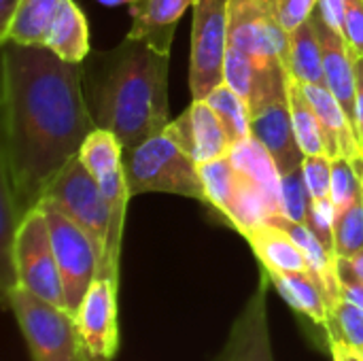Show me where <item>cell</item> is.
Instances as JSON below:
<instances>
[{
  "instance_id": "1",
  "label": "cell",
  "mask_w": 363,
  "mask_h": 361,
  "mask_svg": "<svg viewBox=\"0 0 363 361\" xmlns=\"http://www.w3.org/2000/svg\"><path fill=\"white\" fill-rule=\"evenodd\" d=\"M94 128L81 64L47 47L2 43L0 174L23 215L40 204Z\"/></svg>"
},
{
  "instance_id": "2",
  "label": "cell",
  "mask_w": 363,
  "mask_h": 361,
  "mask_svg": "<svg viewBox=\"0 0 363 361\" xmlns=\"http://www.w3.org/2000/svg\"><path fill=\"white\" fill-rule=\"evenodd\" d=\"M170 53L140 38H125L108 51H89L81 62L83 98L96 128L113 132L132 149L170 126Z\"/></svg>"
},
{
  "instance_id": "3",
  "label": "cell",
  "mask_w": 363,
  "mask_h": 361,
  "mask_svg": "<svg viewBox=\"0 0 363 361\" xmlns=\"http://www.w3.org/2000/svg\"><path fill=\"white\" fill-rule=\"evenodd\" d=\"M123 170L132 196L174 194L206 204L198 164L168 128L132 149H123Z\"/></svg>"
},
{
  "instance_id": "4",
  "label": "cell",
  "mask_w": 363,
  "mask_h": 361,
  "mask_svg": "<svg viewBox=\"0 0 363 361\" xmlns=\"http://www.w3.org/2000/svg\"><path fill=\"white\" fill-rule=\"evenodd\" d=\"M79 160L98 181L111 209V228H108L104 255L98 266V277H108L119 281L123 223H125L128 200L132 198L123 170V145L113 132L94 128L81 145Z\"/></svg>"
},
{
  "instance_id": "5",
  "label": "cell",
  "mask_w": 363,
  "mask_h": 361,
  "mask_svg": "<svg viewBox=\"0 0 363 361\" xmlns=\"http://www.w3.org/2000/svg\"><path fill=\"white\" fill-rule=\"evenodd\" d=\"M249 111L251 136L270 151L281 174L300 168L304 162V153L294 132L287 68L257 72L249 98Z\"/></svg>"
},
{
  "instance_id": "6",
  "label": "cell",
  "mask_w": 363,
  "mask_h": 361,
  "mask_svg": "<svg viewBox=\"0 0 363 361\" xmlns=\"http://www.w3.org/2000/svg\"><path fill=\"white\" fill-rule=\"evenodd\" d=\"M4 306L13 311L32 361H81L74 315L66 306L47 302L21 285L6 294Z\"/></svg>"
},
{
  "instance_id": "7",
  "label": "cell",
  "mask_w": 363,
  "mask_h": 361,
  "mask_svg": "<svg viewBox=\"0 0 363 361\" xmlns=\"http://www.w3.org/2000/svg\"><path fill=\"white\" fill-rule=\"evenodd\" d=\"M40 202H49L60 209L89 236L96 247L100 266L111 228V209L98 181L85 168L79 155L70 160L64 170L53 179Z\"/></svg>"
},
{
  "instance_id": "8",
  "label": "cell",
  "mask_w": 363,
  "mask_h": 361,
  "mask_svg": "<svg viewBox=\"0 0 363 361\" xmlns=\"http://www.w3.org/2000/svg\"><path fill=\"white\" fill-rule=\"evenodd\" d=\"M230 0H196L191 26L189 87L194 100H204L223 83L230 43Z\"/></svg>"
},
{
  "instance_id": "9",
  "label": "cell",
  "mask_w": 363,
  "mask_h": 361,
  "mask_svg": "<svg viewBox=\"0 0 363 361\" xmlns=\"http://www.w3.org/2000/svg\"><path fill=\"white\" fill-rule=\"evenodd\" d=\"M230 45L251 55L257 72L287 68V36L274 0H230Z\"/></svg>"
},
{
  "instance_id": "10",
  "label": "cell",
  "mask_w": 363,
  "mask_h": 361,
  "mask_svg": "<svg viewBox=\"0 0 363 361\" xmlns=\"http://www.w3.org/2000/svg\"><path fill=\"white\" fill-rule=\"evenodd\" d=\"M15 274L17 285L40 296L47 302L66 306L64 285L55 262L47 217L40 206L28 211L15 238Z\"/></svg>"
},
{
  "instance_id": "11",
  "label": "cell",
  "mask_w": 363,
  "mask_h": 361,
  "mask_svg": "<svg viewBox=\"0 0 363 361\" xmlns=\"http://www.w3.org/2000/svg\"><path fill=\"white\" fill-rule=\"evenodd\" d=\"M47 217L55 262L60 268L66 309L74 315L87 289L98 277V253L89 236L60 209L49 202L38 204Z\"/></svg>"
},
{
  "instance_id": "12",
  "label": "cell",
  "mask_w": 363,
  "mask_h": 361,
  "mask_svg": "<svg viewBox=\"0 0 363 361\" xmlns=\"http://www.w3.org/2000/svg\"><path fill=\"white\" fill-rule=\"evenodd\" d=\"M81 361H111L119 351L117 281L96 277L74 311Z\"/></svg>"
},
{
  "instance_id": "13",
  "label": "cell",
  "mask_w": 363,
  "mask_h": 361,
  "mask_svg": "<svg viewBox=\"0 0 363 361\" xmlns=\"http://www.w3.org/2000/svg\"><path fill=\"white\" fill-rule=\"evenodd\" d=\"M272 281L262 268L257 289L236 317L228 343L215 361H274L270 323H268V289Z\"/></svg>"
},
{
  "instance_id": "14",
  "label": "cell",
  "mask_w": 363,
  "mask_h": 361,
  "mask_svg": "<svg viewBox=\"0 0 363 361\" xmlns=\"http://www.w3.org/2000/svg\"><path fill=\"white\" fill-rule=\"evenodd\" d=\"M168 130L198 166L228 157L232 151V140L206 100H191V104L170 121Z\"/></svg>"
},
{
  "instance_id": "15",
  "label": "cell",
  "mask_w": 363,
  "mask_h": 361,
  "mask_svg": "<svg viewBox=\"0 0 363 361\" xmlns=\"http://www.w3.org/2000/svg\"><path fill=\"white\" fill-rule=\"evenodd\" d=\"M321 51H323V70H325V83L330 91L338 98L342 109L347 111L349 119L355 126V98H357V74H355V60L347 47V40L342 34H338L334 28L328 26L319 9L311 15ZM357 130V128H355Z\"/></svg>"
},
{
  "instance_id": "16",
  "label": "cell",
  "mask_w": 363,
  "mask_h": 361,
  "mask_svg": "<svg viewBox=\"0 0 363 361\" xmlns=\"http://www.w3.org/2000/svg\"><path fill=\"white\" fill-rule=\"evenodd\" d=\"M302 89L319 119L328 157H332V160L347 157L351 162L362 157L363 147L359 143L357 130H355L353 121L349 119L347 111L342 109V104L338 102V98L330 91V87L306 83V85H302Z\"/></svg>"
},
{
  "instance_id": "17",
  "label": "cell",
  "mask_w": 363,
  "mask_h": 361,
  "mask_svg": "<svg viewBox=\"0 0 363 361\" xmlns=\"http://www.w3.org/2000/svg\"><path fill=\"white\" fill-rule=\"evenodd\" d=\"M196 0H138L130 4L132 28L128 36L140 38L151 47L170 53L174 30L187 6H194Z\"/></svg>"
},
{
  "instance_id": "18",
  "label": "cell",
  "mask_w": 363,
  "mask_h": 361,
  "mask_svg": "<svg viewBox=\"0 0 363 361\" xmlns=\"http://www.w3.org/2000/svg\"><path fill=\"white\" fill-rule=\"evenodd\" d=\"M262 268L268 272H311V264L296 240L281 228L264 221L242 234Z\"/></svg>"
},
{
  "instance_id": "19",
  "label": "cell",
  "mask_w": 363,
  "mask_h": 361,
  "mask_svg": "<svg viewBox=\"0 0 363 361\" xmlns=\"http://www.w3.org/2000/svg\"><path fill=\"white\" fill-rule=\"evenodd\" d=\"M45 47L70 64H81L89 55V26L74 0H62L49 28Z\"/></svg>"
},
{
  "instance_id": "20",
  "label": "cell",
  "mask_w": 363,
  "mask_h": 361,
  "mask_svg": "<svg viewBox=\"0 0 363 361\" xmlns=\"http://www.w3.org/2000/svg\"><path fill=\"white\" fill-rule=\"evenodd\" d=\"M268 272V270H266ZM274 289L285 302L325 330L330 306L317 279L308 272H268Z\"/></svg>"
},
{
  "instance_id": "21",
  "label": "cell",
  "mask_w": 363,
  "mask_h": 361,
  "mask_svg": "<svg viewBox=\"0 0 363 361\" xmlns=\"http://www.w3.org/2000/svg\"><path fill=\"white\" fill-rule=\"evenodd\" d=\"M287 70L289 74L306 85H328L323 70V51L313 19L304 21L287 36Z\"/></svg>"
},
{
  "instance_id": "22",
  "label": "cell",
  "mask_w": 363,
  "mask_h": 361,
  "mask_svg": "<svg viewBox=\"0 0 363 361\" xmlns=\"http://www.w3.org/2000/svg\"><path fill=\"white\" fill-rule=\"evenodd\" d=\"M230 160L234 166L251 177L268 196L272 202L277 215L281 213V170L270 155V151L257 140V138H247L242 143H236L230 151Z\"/></svg>"
},
{
  "instance_id": "23",
  "label": "cell",
  "mask_w": 363,
  "mask_h": 361,
  "mask_svg": "<svg viewBox=\"0 0 363 361\" xmlns=\"http://www.w3.org/2000/svg\"><path fill=\"white\" fill-rule=\"evenodd\" d=\"M60 2L62 0H21L0 43L45 47Z\"/></svg>"
},
{
  "instance_id": "24",
  "label": "cell",
  "mask_w": 363,
  "mask_h": 361,
  "mask_svg": "<svg viewBox=\"0 0 363 361\" xmlns=\"http://www.w3.org/2000/svg\"><path fill=\"white\" fill-rule=\"evenodd\" d=\"M23 213L19 211L9 181L0 174V283H2V298L17 285L15 274V238Z\"/></svg>"
},
{
  "instance_id": "25",
  "label": "cell",
  "mask_w": 363,
  "mask_h": 361,
  "mask_svg": "<svg viewBox=\"0 0 363 361\" xmlns=\"http://www.w3.org/2000/svg\"><path fill=\"white\" fill-rule=\"evenodd\" d=\"M200 179L206 194V204L219 211V215L230 223L234 213V200L238 191V168L228 157H219L198 166Z\"/></svg>"
},
{
  "instance_id": "26",
  "label": "cell",
  "mask_w": 363,
  "mask_h": 361,
  "mask_svg": "<svg viewBox=\"0 0 363 361\" xmlns=\"http://www.w3.org/2000/svg\"><path fill=\"white\" fill-rule=\"evenodd\" d=\"M289 106H291L294 132H296V138H298V145H300L304 157L328 155L319 119H317L304 89H302V85L291 74H289Z\"/></svg>"
},
{
  "instance_id": "27",
  "label": "cell",
  "mask_w": 363,
  "mask_h": 361,
  "mask_svg": "<svg viewBox=\"0 0 363 361\" xmlns=\"http://www.w3.org/2000/svg\"><path fill=\"white\" fill-rule=\"evenodd\" d=\"M204 100L211 104V109L221 119V123L232 140V147L236 143L251 138V111H249V102L240 94H236L230 85L221 83Z\"/></svg>"
},
{
  "instance_id": "28",
  "label": "cell",
  "mask_w": 363,
  "mask_h": 361,
  "mask_svg": "<svg viewBox=\"0 0 363 361\" xmlns=\"http://www.w3.org/2000/svg\"><path fill=\"white\" fill-rule=\"evenodd\" d=\"M325 332L330 343H338L363 357V309L340 298L328 315Z\"/></svg>"
},
{
  "instance_id": "29",
  "label": "cell",
  "mask_w": 363,
  "mask_h": 361,
  "mask_svg": "<svg viewBox=\"0 0 363 361\" xmlns=\"http://www.w3.org/2000/svg\"><path fill=\"white\" fill-rule=\"evenodd\" d=\"M336 257H353L363 251V198L334 219Z\"/></svg>"
},
{
  "instance_id": "30",
  "label": "cell",
  "mask_w": 363,
  "mask_h": 361,
  "mask_svg": "<svg viewBox=\"0 0 363 361\" xmlns=\"http://www.w3.org/2000/svg\"><path fill=\"white\" fill-rule=\"evenodd\" d=\"M362 198V179L355 170V164L347 157L332 160V202H334L336 215L345 213Z\"/></svg>"
},
{
  "instance_id": "31",
  "label": "cell",
  "mask_w": 363,
  "mask_h": 361,
  "mask_svg": "<svg viewBox=\"0 0 363 361\" xmlns=\"http://www.w3.org/2000/svg\"><path fill=\"white\" fill-rule=\"evenodd\" d=\"M308 206H311V191L306 187L302 166L281 174V215L298 223H306Z\"/></svg>"
},
{
  "instance_id": "32",
  "label": "cell",
  "mask_w": 363,
  "mask_h": 361,
  "mask_svg": "<svg viewBox=\"0 0 363 361\" xmlns=\"http://www.w3.org/2000/svg\"><path fill=\"white\" fill-rule=\"evenodd\" d=\"M255 77H257V66L251 60V55L228 43L225 66H223V83L230 85L236 94H240L249 102Z\"/></svg>"
},
{
  "instance_id": "33",
  "label": "cell",
  "mask_w": 363,
  "mask_h": 361,
  "mask_svg": "<svg viewBox=\"0 0 363 361\" xmlns=\"http://www.w3.org/2000/svg\"><path fill=\"white\" fill-rule=\"evenodd\" d=\"M302 172L311 198L332 200V157L328 155H308L302 162Z\"/></svg>"
},
{
  "instance_id": "34",
  "label": "cell",
  "mask_w": 363,
  "mask_h": 361,
  "mask_svg": "<svg viewBox=\"0 0 363 361\" xmlns=\"http://www.w3.org/2000/svg\"><path fill=\"white\" fill-rule=\"evenodd\" d=\"M342 36L351 55L363 57V0H347Z\"/></svg>"
},
{
  "instance_id": "35",
  "label": "cell",
  "mask_w": 363,
  "mask_h": 361,
  "mask_svg": "<svg viewBox=\"0 0 363 361\" xmlns=\"http://www.w3.org/2000/svg\"><path fill=\"white\" fill-rule=\"evenodd\" d=\"M319 0H274V9L279 15L281 26L291 32L304 21L311 19L313 11L317 9Z\"/></svg>"
},
{
  "instance_id": "36",
  "label": "cell",
  "mask_w": 363,
  "mask_h": 361,
  "mask_svg": "<svg viewBox=\"0 0 363 361\" xmlns=\"http://www.w3.org/2000/svg\"><path fill=\"white\" fill-rule=\"evenodd\" d=\"M319 13L328 21L330 28H334L338 34L345 32V13H347V0H319L317 4Z\"/></svg>"
},
{
  "instance_id": "37",
  "label": "cell",
  "mask_w": 363,
  "mask_h": 361,
  "mask_svg": "<svg viewBox=\"0 0 363 361\" xmlns=\"http://www.w3.org/2000/svg\"><path fill=\"white\" fill-rule=\"evenodd\" d=\"M338 279L342 281H355L363 285V251L353 257H338Z\"/></svg>"
},
{
  "instance_id": "38",
  "label": "cell",
  "mask_w": 363,
  "mask_h": 361,
  "mask_svg": "<svg viewBox=\"0 0 363 361\" xmlns=\"http://www.w3.org/2000/svg\"><path fill=\"white\" fill-rule=\"evenodd\" d=\"M355 74H357V98H355V128L363 147V57L355 60Z\"/></svg>"
},
{
  "instance_id": "39",
  "label": "cell",
  "mask_w": 363,
  "mask_h": 361,
  "mask_svg": "<svg viewBox=\"0 0 363 361\" xmlns=\"http://www.w3.org/2000/svg\"><path fill=\"white\" fill-rule=\"evenodd\" d=\"M340 296L357 306L363 309V285L362 283H355V281H342L340 283Z\"/></svg>"
},
{
  "instance_id": "40",
  "label": "cell",
  "mask_w": 363,
  "mask_h": 361,
  "mask_svg": "<svg viewBox=\"0 0 363 361\" xmlns=\"http://www.w3.org/2000/svg\"><path fill=\"white\" fill-rule=\"evenodd\" d=\"M21 0H0V36L4 34V30L9 28L17 6H19Z\"/></svg>"
},
{
  "instance_id": "41",
  "label": "cell",
  "mask_w": 363,
  "mask_h": 361,
  "mask_svg": "<svg viewBox=\"0 0 363 361\" xmlns=\"http://www.w3.org/2000/svg\"><path fill=\"white\" fill-rule=\"evenodd\" d=\"M332 345V355H334V361H363L362 355H357L355 351L338 345V343H330Z\"/></svg>"
},
{
  "instance_id": "42",
  "label": "cell",
  "mask_w": 363,
  "mask_h": 361,
  "mask_svg": "<svg viewBox=\"0 0 363 361\" xmlns=\"http://www.w3.org/2000/svg\"><path fill=\"white\" fill-rule=\"evenodd\" d=\"M98 2H102V4H106V6H117V4H132V2H138V0H98Z\"/></svg>"
},
{
  "instance_id": "43",
  "label": "cell",
  "mask_w": 363,
  "mask_h": 361,
  "mask_svg": "<svg viewBox=\"0 0 363 361\" xmlns=\"http://www.w3.org/2000/svg\"><path fill=\"white\" fill-rule=\"evenodd\" d=\"M353 164H355V170H357V174H359V179H362L363 187V155L362 157H357V160H353Z\"/></svg>"
}]
</instances>
